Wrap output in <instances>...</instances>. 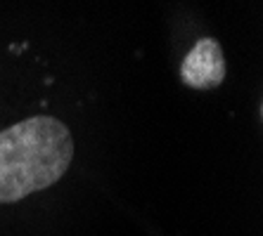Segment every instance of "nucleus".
I'll return each mask as SVG.
<instances>
[{
    "label": "nucleus",
    "instance_id": "obj_1",
    "mask_svg": "<svg viewBox=\"0 0 263 236\" xmlns=\"http://www.w3.org/2000/svg\"><path fill=\"white\" fill-rule=\"evenodd\" d=\"M73 137L52 116H31L0 130V203H17L64 177L73 161Z\"/></svg>",
    "mask_w": 263,
    "mask_h": 236
},
{
    "label": "nucleus",
    "instance_id": "obj_2",
    "mask_svg": "<svg viewBox=\"0 0 263 236\" xmlns=\"http://www.w3.org/2000/svg\"><path fill=\"white\" fill-rule=\"evenodd\" d=\"M226 73V55L214 38H199L180 64V80L192 90H216Z\"/></svg>",
    "mask_w": 263,
    "mask_h": 236
}]
</instances>
